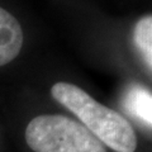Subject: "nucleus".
I'll use <instances>...</instances> for the list:
<instances>
[{
  "label": "nucleus",
  "instance_id": "2",
  "mask_svg": "<svg viewBox=\"0 0 152 152\" xmlns=\"http://www.w3.org/2000/svg\"><path fill=\"white\" fill-rule=\"evenodd\" d=\"M27 145L34 152H107L81 123L65 115H38L26 128Z\"/></svg>",
  "mask_w": 152,
  "mask_h": 152
},
{
  "label": "nucleus",
  "instance_id": "1",
  "mask_svg": "<svg viewBox=\"0 0 152 152\" xmlns=\"http://www.w3.org/2000/svg\"><path fill=\"white\" fill-rule=\"evenodd\" d=\"M56 102L67 108L88 129L109 148L117 152H134L137 136L131 123L118 112L103 105L70 83H56L51 88Z\"/></svg>",
  "mask_w": 152,
  "mask_h": 152
},
{
  "label": "nucleus",
  "instance_id": "3",
  "mask_svg": "<svg viewBox=\"0 0 152 152\" xmlns=\"http://www.w3.org/2000/svg\"><path fill=\"white\" fill-rule=\"evenodd\" d=\"M23 46V31L17 18L0 7V66L13 61Z\"/></svg>",
  "mask_w": 152,
  "mask_h": 152
},
{
  "label": "nucleus",
  "instance_id": "4",
  "mask_svg": "<svg viewBox=\"0 0 152 152\" xmlns=\"http://www.w3.org/2000/svg\"><path fill=\"white\" fill-rule=\"evenodd\" d=\"M126 110L152 126V94L141 85H132L124 96Z\"/></svg>",
  "mask_w": 152,
  "mask_h": 152
},
{
  "label": "nucleus",
  "instance_id": "5",
  "mask_svg": "<svg viewBox=\"0 0 152 152\" xmlns=\"http://www.w3.org/2000/svg\"><path fill=\"white\" fill-rule=\"evenodd\" d=\"M133 42L147 66L152 70V14L142 17L136 23Z\"/></svg>",
  "mask_w": 152,
  "mask_h": 152
}]
</instances>
